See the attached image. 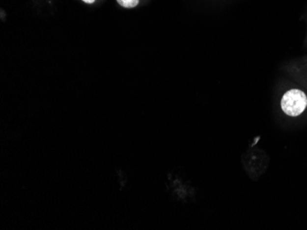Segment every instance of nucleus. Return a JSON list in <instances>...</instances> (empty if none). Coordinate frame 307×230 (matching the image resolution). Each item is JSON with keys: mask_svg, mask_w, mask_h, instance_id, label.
<instances>
[{"mask_svg": "<svg viewBox=\"0 0 307 230\" xmlns=\"http://www.w3.org/2000/svg\"><path fill=\"white\" fill-rule=\"evenodd\" d=\"M281 109L290 117H297L306 110L307 106V95L299 89L286 92L282 97Z\"/></svg>", "mask_w": 307, "mask_h": 230, "instance_id": "1", "label": "nucleus"}, {"mask_svg": "<svg viewBox=\"0 0 307 230\" xmlns=\"http://www.w3.org/2000/svg\"><path fill=\"white\" fill-rule=\"evenodd\" d=\"M117 2L123 7L133 8L139 4V0H117Z\"/></svg>", "mask_w": 307, "mask_h": 230, "instance_id": "2", "label": "nucleus"}, {"mask_svg": "<svg viewBox=\"0 0 307 230\" xmlns=\"http://www.w3.org/2000/svg\"><path fill=\"white\" fill-rule=\"evenodd\" d=\"M82 1H84L86 4H92L95 2V0H82Z\"/></svg>", "mask_w": 307, "mask_h": 230, "instance_id": "3", "label": "nucleus"}]
</instances>
